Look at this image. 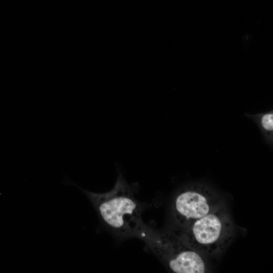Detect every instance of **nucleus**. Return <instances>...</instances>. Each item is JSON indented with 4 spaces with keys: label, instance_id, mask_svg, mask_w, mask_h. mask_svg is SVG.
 <instances>
[{
    "label": "nucleus",
    "instance_id": "obj_5",
    "mask_svg": "<svg viewBox=\"0 0 273 273\" xmlns=\"http://www.w3.org/2000/svg\"><path fill=\"white\" fill-rule=\"evenodd\" d=\"M251 119L260 129L265 142L272 147L273 144V111L256 114H244Z\"/></svg>",
    "mask_w": 273,
    "mask_h": 273
},
{
    "label": "nucleus",
    "instance_id": "obj_4",
    "mask_svg": "<svg viewBox=\"0 0 273 273\" xmlns=\"http://www.w3.org/2000/svg\"><path fill=\"white\" fill-rule=\"evenodd\" d=\"M218 207L217 198L209 188L194 184L183 187L177 193L172 204V213L181 229Z\"/></svg>",
    "mask_w": 273,
    "mask_h": 273
},
{
    "label": "nucleus",
    "instance_id": "obj_2",
    "mask_svg": "<svg viewBox=\"0 0 273 273\" xmlns=\"http://www.w3.org/2000/svg\"><path fill=\"white\" fill-rule=\"evenodd\" d=\"M135 237L145 243L168 270L175 273H203L206 270L202 255L190 248L177 234L156 231L144 223Z\"/></svg>",
    "mask_w": 273,
    "mask_h": 273
},
{
    "label": "nucleus",
    "instance_id": "obj_3",
    "mask_svg": "<svg viewBox=\"0 0 273 273\" xmlns=\"http://www.w3.org/2000/svg\"><path fill=\"white\" fill-rule=\"evenodd\" d=\"M177 234L196 252L213 254L222 252L230 244L233 238V226L228 215L218 206L181 228Z\"/></svg>",
    "mask_w": 273,
    "mask_h": 273
},
{
    "label": "nucleus",
    "instance_id": "obj_1",
    "mask_svg": "<svg viewBox=\"0 0 273 273\" xmlns=\"http://www.w3.org/2000/svg\"><path fill=\"white\" fill-rule=\"evenodd\" d=\"M134 187L119 172L114 187L107 192L83 190L105 225L123 238L135 237L144 224L142 218L144 206L135 197Z\"/></svg>",
    "mask_w": 273,
    "mask_h": 273
}]
</instances>
